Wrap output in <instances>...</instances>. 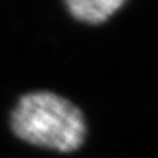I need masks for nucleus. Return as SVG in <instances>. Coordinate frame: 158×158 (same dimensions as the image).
<instances>
[{"label":"nucleus","mask_w":158,"mask_h":158,"mask_svg":"<svg viewBox=\"0 0 158 158\" xmlns=\"http://www.w3.org/2000/svg\"><path fill=\"white\" fill-rule=\"evenodd\" d=\"M11 127L27 143L62 152L77 150L87 130L81 110L49 91L23 97L11 114Z\"/></svg>","instance_id":"f257e3e1"},{"label":"nucleus","mask_w":158,"mask_h":158,"mask_svg":"<svg viewBox=\"0 0 158 158\" xmlns=\"http://www.w3.org/2000/svg\"><path fill=\"white\" fill-rule=\"evenodd\" d=\"M70 14L88 24L104 23L125 4L126 0H63Z\"/></svg>","instance_id":"f03ea898"}]
</instances>
